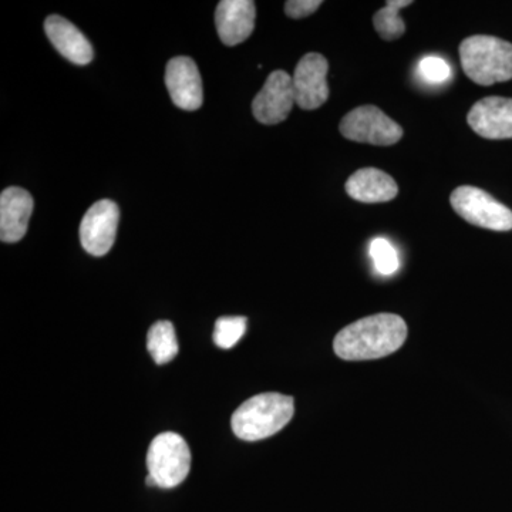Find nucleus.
<instances>
[{"mask_svg":"<svg viewBox=\"0 0 512 512\" xmlns=\"http://www.w3.org/2000/svg\"><path fill=\"white\" fill-rule=\"evenodd\" d=\"M45 32L57 52L66 57L69 62L79 66L92 62L93 46L69 20L59 15L49 16L45 22Z\"/></svg>","mask_w":512,"mask_h":512,"instance_id":"4468645a","label":"nucleus"},{"mask_svg":"<svg viewBox=\"0 0 512 512\" xmlns=\"http://www.w3.org/2000/svg\"><path fill=\"white\" fill-rule=\"evenodd\" d=\"M247 332V318L244 316H222L215 322L214 343L221 349H231Z\"/></svg>","mask_w":512,"mask_h":512,"instance_id":"a211bd4d","label":"nucleus"},{"mask_svg":"<svg viewBox=\"0 0 512 512\" xmlns=\"http://www.w3.org/2000/svg\"><path fill=\"white\" fill-rule=\"evenodd\" d=\"M165 86L178 109L195 111L204 101L200 70L191 57H174L165 69Z\"/></svg>","mask_w":512,"mask_h":512,"instance_id":"9d476101","label":"nucleus"},{"mask_svg":"<svg viewBox=\"0 0 512 512\" xmlns=\"http://www.w3.org/2000/svg\"><path fill=\"white\" fill-rule=\"evenodd\" d=\"M454 211L468 224L505 232L512 229V211L481 188L463 185L450 195Z\"/></svg>","mask_w":512,"mask_h":512,"instance_id":"39448f33","label":"nucleus"},{"mask_svg":"<svg viewBox=\"0 0 512 512\" xmlns=\"http://www.w3.org/2000/svg\"><path fill=\"white\" fill-rule=\"evenodd\" d=\"M412 3L410 0H389L383 9L376 13L373 25L382 39L396 40L404 35L406 23L400 18L399 12Z\"/></svg>","mask_w":512,"mask_h":512,"instance_id":"f3484780","label":"nucleus"},{"mask_svg":"<svg viewBox=\"0 0 512 512\" xmlns=\"http://www.w3.org/2000/svg\"><path fill=\"white\" fill-rule=\"evenodd\" d=\"M370 256L373 265L380 275L390 276L396 274L400 261L396 248L387 239L376 238L370 244Z\"/></svg>","mask_w":512,"mask_h":512,"instance_id":"6ab92c4d","label":"nucleus"},{"mask_svg":"<svg viewBox=\"0 0 512 512\" xmlns=\"http://www.w3.org/2000/svg\"><path fill=\"white\" fill-rule=\"evenodd\" d=\"M295 104L291 74L276 70L252 101V113L259 123L275 126L288 119Z\"/></svg>","mask_w":512,"mask_h":512,"instance_id":"1a4fd4ad","label":"nucleus"},{"mask_svg":"<svg viewBox=\"0 0 512 512\" xmlns=\"http://www.w3.org/2000/svg\"><path fill=\"white\" fill-rule=\"evenodd\" d=\"M329 63L319 53H308L299 60L292 76L295 101L303 110H316L329 99Z\"/></svg>","mask_w":512,"mask_h":512,"instance_id":"6e6552de","label":"nucleus"},{"mask_svg":"<svg viewBox=\"0 0 512 512\" xmlns=\"http://www.w3.org/2000/svg\"><path fill=\"white\" fill-rule=\"evenodd\" d=\"M147 349L157 365H165L174 360L180 349L173 323L168 320L154 323L148 330Z\"/></svg>","mask_w":512,"mask_h":512,"instance_id":"dca6fc26","label":"nucleus"},{"mask_svg":"<svg viewBox=\"0 0 512 512\" xmlns=\"http://www.w3.org/2000/svg\"><path fill=\"white\" fill-rule=\"evenodd\" d=\"M295 413L292 397L281 393H262L251 397L232 414L235 436L245 441L268 439L279 433Z\"/></svg>","mask_w":512,"mask_h":512,"instance_id":"f03ea898","label":"nucleus"},{"mask_svg":"<svg viewBox=\"0 0 512 512\" xmlns=\"http://www.w3.org/2000/svg\"><path fill=\"white\" fill-rule=\"evenodd\" d=\"M460 59L468 79L480 86L512 79V45L498 37H467L460 45Z\"/></svg>","mask_w":512,"mask_h":512,"instance_id":"7ed1b4c3","label":"nucleus"},{"mask_svg":"<svg viewBox=\"0 0 512 512\" xmlns=\"http://www.w3.org/2000/svg\"><path fill=\"white\" fill-rule=\"evenodd\" d=\"M256 8L252 0H222L215 12V25L221 42L237 46L252 35Z\"/></svg>","mask_w":512,"mask_h":512,"instance_id":"f8f14e48","label":"nucleus"},{"mask_svg":"<svg viewBox=\"0 0 512 512\" xmlns=\"http://www.w3.org/2000/svg\"><path fill=\"white\" fill-rule=\"evenodd\" d=\"M407 339V325L394 313H377L350 323L333 342L336 355L343 360H375L392 355Z\"/></svg>","mask_w":512,"mask_h":512,"instance_id":"f257e3e1","label":"nucleus"},{"mask_svg":"<svg viewBox=\"0 0 512 512\" xmlns=\"http://www.w3.org/2000/svg\"><path fill=\"white\" fill-rule=\"evenodd\" d=\"M320 6V0H289L285 3V13L289 18L302 19L315 13Z\"/></svg>","mask_w":512,"mask_h":512,"instance_id":"412c9836","label":"nucleus"},{"mask_svg":"<svg viewBox=\"0 0 512 512\" xmlns=\"http://www.w3.org/2000/svg\"><path fill=\"white\" fill-rule=\"evenodd\" d=\"M468 126L487 140L512 138V99L485 97L471 107Z\"/></svg>","mask_w":512,"mask_h":512,"instance_id":"9b49d317","label":"nucleus"},{"mask_svg":"<svg viewBox=\"0 0 512 512\" xmlns=\"http://www.w3.org/2000/svg\"><path fill=\"white\" fill-rule=\"evenodd\" d=\"M339 128L348 140L372 146H393L403 137V128L376 106L356 107L343 117Z\"/></svg>","mask_w":512,"mask_h":512,"instance_id":"423d86ee","label":"nucleus"},{"mask_svg":"<svg viewBox=\"0 0 512 512\" xmlns=\"http://www.w3.org/2000/svg\"><path fill=\"white\" fill-rule=\"evenodd\" d=\"M419 74L424 82L430 84L446 83L451 77V67L446 60L437 56H427L419 63Z\"/></svg>","mask_w":512,"mask_h":512,"instance_id":"aec40b11","label":"nucleus"},{"mask_svg":"<svg viewBox=\"0 0 512 512\" xmlns=\"http://www.w3.org/2000/svg\"><path fill=\"white\" fill-rule=\"evenodd\" d=\"M346 192L355 201L379 204L394 200L399 194L396 181L377 168H362L346 181Z\"/></svg>","mask_w":512,"mask_h":512,"instance_id":"2eb2a0df","label":"nucleus"},{"mask_svg":"<svg viewBox=\"0 0 512 512\" xmlns=\"http://www.w3.org/2000/svg\"><path fill=\"white\" fill-rule=\"evenodd\" d=\"M148 476L160 488L183 483L191 470V451L177 433H163L151 441L147 453Z\"/></svg>","mask_w":512,"mask_h":512,"instance_id":"20e7f679","label":"nucleus"},{"mask_svg":"<svg viewBox=\"0 0 512 512\" xmlns=\"http://www.w3.org/2000/svg\"><path fill=\"white\" fill-rule=\"evenodd\" d=\"M120 210L116 202L101 200L90 207L80 224L84 251L93 256L109 254L116 241Z\"/></svg>","mask_w":512,"mask_h":512,"instance_id":"0eeeda50","label":"nucleus"},{"mask_svg":"<svg viewBox=\"0 0 512 512\" xmlns=\"http://www.w3.org/2000/svg\"><path fill=\"white\" fill-rule=\"evenodd\" d=\"M32 195L20 187H9L0 195V239L8 244L19 242L28 231L32 217Z\"/></svg>","mask_w":512,"mask_h":512,"instance_id":"ddd939ff","label":"nucleus"}]
</instances>
